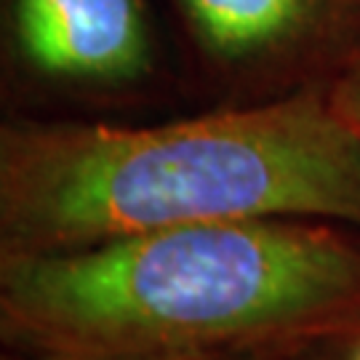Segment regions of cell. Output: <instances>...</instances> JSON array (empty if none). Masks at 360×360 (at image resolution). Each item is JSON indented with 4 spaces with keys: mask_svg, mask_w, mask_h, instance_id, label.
Instances as JSON below:
<instances>
[{
    "mask_svg": "<svg viewBox=\"0 0 360 360\" xmlns=\"http://www.w3.org/2000/svg\"><path fill=\"white\" fill-rule=\"evenodd\" d=\"M355 360H360V349H358V355H355Z\"/></svg>",
    "mask_w": 360,
    "mask_h": 360,
    "instance_id": "ba28073f",
    "label": "cell"
},
{
    "mask_svg": "<svg viewBox=\"0 0 360 360\" xmlns=\"http://www.w3.org/2000/svg\"><path fill=\"white\" fill-rule=\"evenodd\" d=\"M224 360H272V352H254V355H238V358H224Z\"/></svg>",
    "mask_w": 360,
    "mask_h": 360,
    "instance_id": "8992f818",
    "label": "cell"
},
{
    "mask_svg": "<svg viewBox=\"0 0 360 360\" xmlns=\"http://www.w3.org/2000/svg\"><path fill=\"white\" fill-rule=\"evenodd\" d=\"M0 360H19V358H13L11 352H6V349L0 347Z\"/></svg>",
    "mask_w": 360,
    "mask_h": 360,
    "instance_id": "52a82bcc",
    "label": "cell"
},
{
    "mask_svg": "<svg viewBox=\"0 0 360 360\" xmlns=\"http://www.w3.org/2000/svg\"><path fill=\"white\" fill-rule=\"evenodd\" d=\"M360 315V248L309 219L200 221L70 251L0 248L19 360H224Z\"/></svg>",
    "mask_w": 360,
    "mask_h": 360,
    "instance_id": "6da1fadb",
    "label": "cell"
},
{
    "mask_svg": "<svg viewBox=\"0 0 360 360\" xmlns=\"http://www.w3.org/2000/svg\"><path fill=\"white\" fill-rule=\"evenodd\" d=\"M158 70L147 0H0V120H115Z\"/></svg>",
    "mask_w": 360,
    "mask_h": 360,
    "instance_id": "3957f363",
    "label": "cell"
},
{
    "mask_svg": "<svg viewBox=\"0 0 360 360\" xmlns=\"http://www.w3.org/2000/svg\"><path fill=\"white\" fill-rule=\"evenodd\" d=\"M334 104L355 126H360V62H355V67L334 91Z\"/></svg>",
    "mask_w": 360,
    "mask_h": 360,
    "instance_id": "5b68a950",
    "label": "cell"
},
{
    "mask_svg": "<svg viewBox=\"0 0 360 360\" xmlns=\"http://www.w3.org/2000/svg\"><path fill=\"white\" fill-rule=\"evenodd\" d=\"M238 219L360 224V126L315 96L163 123L0 120V248Z\"/></svg>",
    "mask_w": 360,
    "mask_h": 360,
    "instance_id": "7a4b0ae2",
    "label": "cell"
},
{
    "mask_svg": "<svg viewBox=\"0 0 360 360\" xmlns=\"http://www.w3.org/2000/svg\"><path fill=\"white\" fill-rule=\"evenodd\" d=\"M312 0H176L198 51L235 70L281 49L304 25Z\"/></svg>",
    "mask_w": 360,
    "mask_h": 360,
    "instance_id": "277c9868",
    "label": "cell"
}]
</instances>
